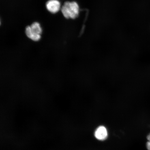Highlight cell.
I'll use <instances>...</instances> for the list:
<instances>
[{
	"label": "cell",
	"instance_id": "obj_3",
	"mask_svg": "<svg viewBox=\"0 0 150 150\" xmlns=\"http://www.w3.org/2000/svg\"><path fill=\"white\" fill-rule=\"evenodd\" d=\"M61 4L58 0H49L46 4L47 9L52 13L55 14L61 8Z\"/></svg>",
	"mask_w": 150,
	"mask_h": 150
},
{
	"label": "cell",
	"instance_id": "obj_5",
	"mask_svg": "<svg viewBox=\"0 0 150 150\" xmlns=\"http://www.w3.org/2000/svg\"><path fill=\"white\" fill-rule=\"evenodd\" d=\"M147 149L148 150H150V142L148 141L146 144Z\"/></svg>",
	"mask_w": 150,
	"mask_h": 150
},
{
	"label": "cell",
	"instance_id": "obj_6",
	"mask_svg": "<svg viewBox=\"0 0 150 150\" xmlns=\"http://www.w3.org/2000/svg\"><path fill=\"white\" fill-rule=\"evenodd\" d=\"M147 138L148 141L150 142V134L147 136Z\"/></svg>",
	"mask_w": 150,
	"mask_h": 150
},
{
	"label": "cell",
	"instance_id": "obj_2",
	"mask_svg": "<svg viewBox=\"0 0 150 150\" xmlns=\"http://www.w3.org/2000/svg\"><path fill=\"white\" fill-rule=\"evenodd\" d=\"M42 33V28L40 24L37 22H34L30 26H27L25 29L27 36L35 42H37L40 40Z\"/></svg>",
	"mask_w": 150,
	"mask_h": 150
},
{
	"label": "cell",
	"instance_id": "obj_4",
	"mask_svg": "<svg viewBox=\"0 0 150 150\" xmlns=\"http://www.w3.org/2000/svg\"><path fill=\"white\" fill-rule=\"evenodd\" d=\"M95 136L99 140L103 141L106 139L108 136V132L106 127L103 126L98 127L95 131Z\"/></svg>",
	"mask_w": 150,
	"mask_h": 150
},
{
	"label": "cell",
	"instance_id": "obj_1",
	"mask_svg": "<svg viewBox=\"0 0 150 150\" xmlns=\"http://www.w3.org/2000/svg\"><path fill=\"white\" fill-rule=\"evenodd\" d=\"M61 11L66 18L75 19L79 14V6L75 1H66L62 7Z\"/></svg>",
	"mask_w": 150,
	"mask_h": 150
}]
</instances>
